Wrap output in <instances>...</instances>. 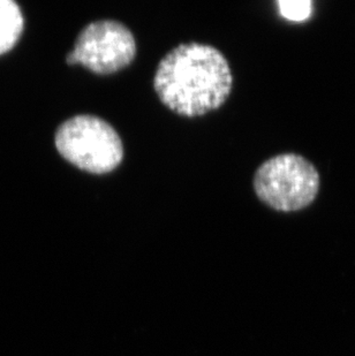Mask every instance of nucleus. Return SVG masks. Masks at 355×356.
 <instances>
[{
    "label": "nucleus",
    "instance_id": "423d86ee",
    "mask_svg": "<svg viewBox=\"0 0 355 356\" xmlns=\"http://www.w3.org/2000/svg\"><path fill=\"white\" fill-rule=\"evenodd\" d=\"M279 12L282 17L290 21H305L313 12L310 0H281L278 1Z\"/></svg>",
    "mask_w": 355,
    "mask_h": 356
},
{
    "label": "nucleus",
    "instance_id": "f257e3e1",
    "mask_svg": "<svg viewBox=\"0 0 355 356\" xmlns=\"http://www.w3.org/2000/svg\"><path fill=\"white\" fill-rule=\"evenodd\" d=\"M233 75L228 59L208 44L172 49L155 72L154 89L161 103L182 117H201L225 104Z\"/></svg>",
    "mask_w": 355,
    "mask_h": 356
},
{
    "label": "nucleus",
    "instance_id": "7ed1b4c3",
    "mask_svg": "<svg viewBox=\"0 0 355 356\" xmlns=\"http://www.w3.org/2000/svg\"><path fill=\"white\" fill-rule=\"evenodd\" d=\"M253 187L256 196L276 211H300L319 195L321 177L303 156L282 154L260 165Z\"/></svg>",
    "mask_w": 355,
    "mask_h": 356
},
{
    "label": "nucleus",
    "instance_id": "20e7f679",
    "mask_svg": "<svg viewBox=\"0 0 355 356\" xmlns=\"http://www.w3.org/2000/svg\"><path fill=\"white\" fill-rule=\"evenodd\" d=\"M136 56L134 35L116 20L91 22L81 31L68 54V65L81 64L98 75H110L128 67Z\"/></svg>",
    "mask_w": 355,
    "mask_h": 356
},
{
    "label": "nucleus",
    "instance_id": "39448f33",
    "mask_svg": "<svg viewBox=\"0 0 355 356\" xmlns=\"http://www.w3.org/2000/svg\"><path fill=\"white\" fill-rule=\"evenodd\" d=\"M24 29L20 7L10 0H0V54L15 45Z\"/></svg>",
    "mask_w": 355,
    "mask_h": 356
},
{
    "label": "nucleus",
    "instance_id": "f03ea898",
    "mask_svg": "<svg viewBox=\"0 0 355 356\" xmlns=\"http://www.w3.org/2000/svg\"><path fill=\"white\" fill-rule=\"evenodd\" d=\"M56 147L68 163L91 175H106L124 161L120 135L104 119L75 115L59 126Z\"/></svg>",
    "mask_w": 355,
    "mask_h": 356
}]
</instances>
